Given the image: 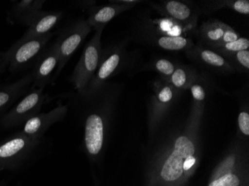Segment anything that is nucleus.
<instances>
[{"label":"nucleus","mask_w":249,"mask_h":186,"mask_svg":"<svg viewBox=\"0 0 249 186\" xmlns=\"http://www.w3.org/2000/svg\"><path fill=\"white\" fill-rule=\"evenodd\" d=\"M225 57L229 59L236 61V64H240L242 67L249 70V51L243 50V51H236L231 54H225Z\"/></svg>","instance_id":"22"},{"label":"nucleus","mask_w":249,"mask_h":186,"mask_svg":"<svg viewBox=\"0 0 249 186\" xmlns=\"http://www.w3.org/2000/svg\"><path fill=\"white\" fill-rule=\"evenodd\" d=\"M164 10L167 15L178 22H187L192 16L191 8L186 4L178 1L172 0L165 2Z\"/></svg>","instance_id":"17"},{"label":"nucleus","mask_w":249,"mask_h":186,"mask_svg":"<svg viewBox=\"0 0 249 186\" xmlns=\"http://www.w3.org/2000/svg\"><path fill=\"white\" fill-rule=\"evenodd\" d=\"M8 65V59L6 53L0 54V75L4 72L5 68Z\"/></svg>","instance_id":"29"},{"label":"nucleus","mask_w":249,"mask_h":186,"mask_svg":"<svg viewBox=\"0 0 249 186\" xmlns=\"http://www.w3.org/2000/svg\"><path fill=\"white\" fill-rule=\"evenodd\" d=\"M229 7L241 15H249V1L248 0H236L229 2Z\"/></svg>","instance_id":"26"},{"label":"nucleus","mask_w":249,"mask_h":186,"mask_svg":"<svg viewBox=\"0 0 249 186\" xmlns=\"http://www.w3.org/2000/svg\"><path fill=\"white\" fill-rule=\"evenodd\" d=\"M158 45L163 50L180 51L191 48L193 42L190 39L180 36H161L158 38Z\"/></svg>","instance_id":"18"},{"label":"nucleus","mask_w":249,"mask_h":186,"mask_svg":"<svg viewBox=\"0 0 249 186\" xmlns=\"http://www.w3.org/2000/svg\"><path fill=\"white\" fill-rule=\"evenodd\" d=\"M174 89L170 85L162 86L158 92V99L160 103H166L171 101L174 96Z\"/></svg>","instance_id":"25"},{"label":"nucleus","mask_w":249,"mask_h":186,"mask_svg":"<svg viewBox=\"0 0 249 186\" xmlns=\"http://www.w3.org/2000/svg\"><path fill=\"white\" fill-rule=\"evenodd\" d=\"M198 57L207 65L216 68H223L225 70H232L229 63L221 54L208 50H200Z\"/></svg>","instance_id":"19"},{"label":"nucleus","mask_w":249,"mask_h":186,"mask_svg":"<svg viewBox=\"0 0 249 186\" xmlns=\"http://www.w3.org/2000/svg\"><path fill=\"white\" fill-rule=\"evenodd\" d=\"M240 37H240V34H239L238 32H236V31L233 30L231 26L226 24L225 28V32H224L222 39H221L220 41H219L216 46H213V48L216 50V49L219 48V46L226 44V43H231V42L238 40Z\"/></svg>","instance_id":"23"},{"label":"nucleus","mask_w":249,"mask_h":186,"mask_svg":"<svg viewBox=\"0 0 249 186\" xmlns=\"http://www.w3.org/2000/svg\"><path fill=\"white\" fill-rule=\"evenodd\" d=\"M234 166V156L226 158L219 166L213 180L208 186H240V177L233 171Z\"/></svg>","instance_id":"15"},{"label":"nucleus","mask_w":249,"mask_h":186,"mask_svg":"<svg viewBox=\"0 0 249 186\" xmlns=\"http://www.w3.org/2000/svg\"><path fill=\"white\" fill-rule=\"evenodd\" d=\"M103 32V29L96 31L93 37L87 43L71 75V82L78 94L82 95L85 92L99 68L103 56L101 41Z\"/></svg>","instance_id":"1"},{"label":"nucleus","mask_w":249,"mask_h":186,"mask_svg":"<svg viewBox=\"0 0 249 186\" xmlns=\"http://www.w3.org/2000/svg\"><path fill=\"white\" fill-rule=\"evenodd\" d=\"M43 90V88L32 86L29 93L18 104L0 118V126L5 129L15 128L24 124L28 120L38 114L46 99Z\"/></svg>","instance_id":"4"},{"label":"nucleus","mask_w":249,"mask_h":186,"mask_svg":"<svg viewBox=\"0 0 249 186\" xmlns=\"http://www.w3.org/2000/svg\"><path fill=\"white\" fill-rule=\"evenodd\" d=\"M124 56V50L120 46H113L106 51L103 50L99 68L81 96H89L100 89L106 84V81L121 68Z\"/></svg>","instance_id":"7"},{"label":"nucleus","mask_w":249,"mask_h":186,"mask_svg":"<svg viewBox=\"0 0 249 186\" xmlns=\"http://www.w3.org/2000/svg\"><path fill=\"white\" fill-rule=\"evenodd\" d=\"M41 139L31 138L19 131L0 143V171L14 170L33 155Z\"/></svg>","instance_id":"2"},{"label":"nucleus","mask_w":249,"mask_h":186,"mask_svg":"<svg viewBox=\"0 0 249 186\" xmlns=\"http://www.w3.org/2000/svg\"><path fill=\"white\" fill-rule=\"evenodd\" d=\"M105 140V121L103 116L91 113L85 122V144L88 153L96 156L103 150Z\"/></svg>","instance_id":"11"},{"label":"nucleus","mask_w":249,"mask_h":186,"mask_svg":"<svg viewBox=\"0 0 249 186\" xmlns=\"http://www.w3.org/2000/svg\"><path fill=\"white\" fill-rule=\"evenodd\" d=\"M155 68L165 76H171L176 69L175 66L170 61L166 59H160L157 61Z\"/></svg>","instance_id":"24"},{"label":"nucleus","mask_w":249,"mask_h":186,"mask_svg":"<svg viewBox=\"0 0 249 186\" xmlns=\"http://www.w3.org/2000/svg\"><path fill=\"white\" fill-rule=\"evenodd\" d=\"M172 85L176 88H184L187 86V74L184 68H177L170 76Z\"/></svg>","instance_id":"21"},{"label":"nucleus","mask_w":249,"mask_h":186,"mask_svg":"<svg viewBox=\"0 0 249 186\" xmlns=\"http://www.w3.org/2000/svg\"><path fill=\"white\" fill-rule=\"evenodd\" d=\"M90 31L91 28L84 19H78L61 29L58 38L54 41L59 54V64L55 72L56 76L59 75L60 72L71 59L75 50L83 43Z\"/></svg>","instance_id":"5"},{"label":"nucleus","mask_w":249,"mask_h":186,"mask_svg":"<svg viewBox=\"0 0 249 186\" xmlns=\"http://www.w3.org/2000/svg\"><path fill=\"white\" fill-rule=\"evenodd\" d=\"M53 34H46L33 37H23L18 40L6 51L8 68L11 72L24 68L29 64H35L39 56L47 49Z\"/></svg>","instance_id":"3"},{"label":"nucleus","mask_w":249,"mask_h":186,"mask_svg":"<svg viewBox=\"0 0 249 186\" xmlns=\"http://www.w3.org/2000/svg\"><path fill=\"white\" fill-rule=\"evenodd\" d=\"M45 1L22 0L11 8L8 13V20L11 23H22L26 26L34 15L42 11Z\"/></svg>","instance_id":"14"},{"label":"nucleus","mask_w":249,"mask_h":186,"mask_svg":"<svg viewBox=\"0 0 249 186\" xmlns=\"http://www.w3.org/2000/svg\"><path fill=\"white\" fill-rule=\"evenodd\" d=\"M32 84L33 75L30 73L14 83L0 88V114L12 107L22 96H26V91Z\"/></svg>","instance_id":"13"},{"label":"nucleus","mask_w":249,"mask_h":186,"mask_svg":"<svg viewBox=\"0 0 249 186\" xmlns=\"http://www.w3.org/2000/svg\"><path fill=\"white\" fill-rule=\"evenodd\" d=\"M67 111V105L59 104L48 113H38L25 123L20 132L31 138L42 139L51 126L65 118Z\"/></svg>","instance_id":"9"},{"label":"nucleus","mask_w":249,"mask_h":186,"mask_svg":"<svg viewBox=\"0 0 249 186\" xmlns=\"http://www.w3.org/2000/svg\"><path fill=\"white\" fill-rule=\"evenodd\" d=\"M196 154L193 141L186 135L178 137L173 152L166 158L160 170V177L164 181H177L183 175L186 162Z\"/></svg>","instance_id":"6"},{"label":"nucleus","mask_w":249,"mask_h":186,"mask_svg":"<svg viewBox=\"0 0 249 186\" xmlns=\"http://www.w3.org/2000/svg\"><path fill=\"white\" fill-rule=\"evenodd\" d=\"M238 125L244 135H249V114L247 112H242L239 115Z\"/></svg>","instance_id":"27"},{"label":"nucleus","mask_w":249,"mask_h":186,"mask_svg":"<svg viewBox=\"0 0 249 186\" xmlns=\"http://www.w3.org/2000/svg\"><path fill=\"white\" fill-rule=\"evenodd\" d=\"M249 39L246 38V37H240L238 40H235V41L231 42V43L222 45L216 50L219 52L222 53L223 55H225V54L243 51V50H249Z\"/></svg>","instance_id":"20"},{"label":"nucleus","mask_w":249,"mask_h":186,"mask_svg":"<svg viewBox=\"0 0 249 186\" xmlns=\"http://www.w3.org/2000/svg\"><path fill=\"white\" fill-rule=\"evenodd\" d=\"M225 26L224 22L213 19L204 22L199 30L201 40L213 48L222 39Z\"/></svg>","instance_id":"16"},{"label":"nucleus","mask_w":249,"mask_h":186,"mask_svg":"<svg viewBox=\"0 0 249 186\" xmlns=\"http://www.w3.org/2000/svg\"><path fill=\"white\" fill-rule=\"evenodd\" d=\"M62 17L61 11H38L28 22V30L22 37H37L50 33Z\"/></svg>","instance_id":"12"},{"label":"nucleus","mask_w":249,"mask_h":186,"mask_svg":"<svg viewBox=\"0 0 249 186\" xmlns=\"http://www.w3.org/2000/svg\"><path fill=\"white\" fill-rule=\"evenodd\" d=\"M59 64V54L55 43L46 49L34 64L31 73L33 75L32 86L44 89L53 78L54 69Z\"/></svg>","instance_id":"8"},{"label":"nucleus","mask_w":249,"mask_h":186,"mask_svg":"<svg viewBox=\"0 0 249 186\" xmlns=\"http://www.w3.org/2000/svg\"><path fill=\"white\" fill-rule=\"evenodd\" d=\"M193 97L198 101H202L205 99V89L200 85H194L190 88Z\"/></svg>","instance_id":"28"},{"label":"nucleus","mask_w":249,"mask_h":186,"mask_svg":"<svg viewBox=\"0 0 249 186\" xmlns=\"http://www.w3.org/2000/svg\"><path fill=\"white\" fill-rule=\"evenodd\" d=\"M138 1H120L118 2L96 7L92 9L86 19L87 23L91 29L98 31L104 29L105 26L114 17L132 8Z\"/></svg>","instance_id":"10"}]
</instances>
